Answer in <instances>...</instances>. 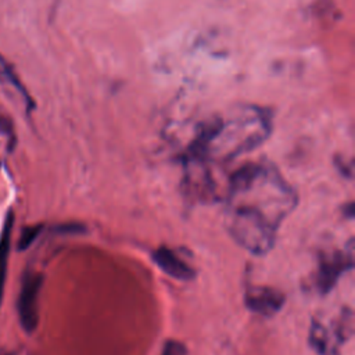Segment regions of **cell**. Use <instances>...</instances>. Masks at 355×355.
Here are the masks:
<instances>
[{"instance_id":"8992f818","label":"cell","mask_w":355,"mask_h":355,"mask_svg":"<svg viewBox=\"0 0 355 355\" xmlns=\"http://www.w3.org/2000/svg\"><path fill=\"white\" fill-rule=\"evenodd\" d=\"M151 259L165 275L171 276L172 279L190 282L197 276V270L191 265L184 262L169 247H165V245L158 247L155 251H153Z\"/></svg>"},{"instance_id":"52a82bcc","label":"cell","mask_w":355,"mask_h":355,"mask_svg":"<svg viewBox=\"0 0 355 355\" xmlns=\"http://www.w3.org/2000/svg\"><path fill=\"white\" fill-rule=\"evenodd\" d=\"M14 225V214L10 209L6 215V220L3 225V230L0 234V305L4 295V286L7 279V266H8V257L11 250V232Z\"/></svg>"},{"instance_id":"9c48e42d","label":"cell","mask_w":355,"mask_h":355,"mask_svg":"<svg viewBox=\"0 0 355 355\" xmlns=\"http://www.w3.org/2000/svg\"><path fill=\"white\" fill-rule=\"evenodd\" d=\"M187 354H189L187 347L183 343L172 338L164 343L162 352H161V355H187Z\"/></svg>"},{"instance_id":"5b68a950","label":"cell","mask_w":355,"mask_h":355,"mask_svg":"<svg viewBox=\"0 0 355 355\" xmlns=\"http://www.w3.org/2000/svg\"><path fill=\"white\" fill-rule=\"evenodd\" d=\"M286 295L280 290L270 286H247L244 291L245 308L259 316L272 318L282 311Z\"/></svg>"},{"instance_id":"3957f363","label":"cell","mask_w":355,"mask_h":355,"mask_svg":"<svg viewBox=\"0 0 355 355\" xmlns=\"http://www.w3.org/2000/svg\"><path fill=\"white\" fill-rule=\"evenodd\" d=\"M354 268V239H349L344 248L320 251L311 286L319 295L329 294L340 277Z\"/></svg>"},{"instance_id":"30bf717a","label":"cell","mask_w":355,"mask_h":355,"mask_svg":"<svg viewBox=\"0 0 355 355\" xmlns=\"http://www.w3.org/2000/svg\"><path fill=\"white\" fill-rule=\"evenodd\" d=\"M54 232L61 233V234H80L86 232L85 225L76 223V222H69V223H62L54 227Z\"/></svg>"},{"instance_id":"277c9868","label":"cell","mask_w":355,"mask_h":355,"mask_svg":"<svg viewBox=\"0 0 355 355\" xmlns=\"http://www.w3.org/2000/svg\"><path fill=\"white\" fill-rule=\"evenodd\" d=\"M43 286V275L25 270L17 300L19 324L25 333L32 334L39 323V294Z\"/></svg>"},{"instance_id":"ba28073f","label":"cell","mask_w":355,"mask_h":355,"mask_svg":"<svg viewBox=\"0 0 355 355\" xmlns=\"http://www.w3.org/2000/svg\"><path fill=\"white\" fill-rule=\"evenodd\" d=\"M42 225H35V226H26L22 229L19 240H18V250L25 251L31 244L36 240L39 233L42 232Z\"/></svg>"},{"instance_id":"7a4b0ae2","label":"cell","mask_w":355,"mask_h":355,"mask_svg":"<svg viewBox=\"0 0 355 355\" xmlns=\"http://www.w3.org/2000/svg\"><path fill=\"white\" fill-rule=\"evenodd\" d=\"M354 334V312L343 306L334 319L323 322L313 316L309 324L308 343L318 355H341V348Z\"/></svg>"},{"instance_id":"8fae6325","label":"cell","mask_w":355,"mask_h":355,"mask_svg":"<svg viewBox=\"0 0 355 355\" xmlns=\"http://www.w3.org/2000/svg\"><path fill=\"white\" fill-rule=\"evenodd\" d=\"M0 133L4 135L6 137H8L11 146L14 143V129H12V122L8 118L7 114L3 112V110H0Z\"/></svg>"},{"instance_id":"7c38bea8","label":"cell","mask_w":355,"mask_h":355,"mask_svg":"<svg viewBox=\"0 0 355 355\" xmlns=\"http://www.w3.org/2000/svg\"><path fill=\"white\" fill-rule=\"evenodd\" d=\"M343 214H344L345 218H349V219L354 218V204L352 202L345 204L344 208H343Z\"/></svg>"},{"instance_id":"6da1fadb","label":"cell","mask_w":355,"mask_h":355,"mask_svg":"<svg viewBox=\"0 0 355 355\" xmlns=\"http://www.w3.org/2000/svg\"><path fill=\"white\" fill-rule=\"evenodd\" d=\"M225 226L230 237L252 255H266L284 219L298 204L297 191L268 162H250L229 178Z\"/></svg>"}]
</instances>
